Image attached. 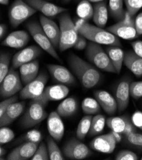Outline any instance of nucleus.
Here are the masks:
<instances>
[{"mask_svg":"<svg viewBox=\"0 0 142 160\" xmlns=\"http://www.w3.org/2000/svg\"><path fill=\"white\" fill-rule=\"evenodd\" d=\"M68 62L71 71L85 88H92L100 83L101 74L91 64L74 54L69 55Z\"/></svg>","mask_w":142,"mask_h":160,"instance_id":"obj_1","label":"nucleus"},{"mask_svg":"<svg viewBox=\"0 0 142 160\" xmlns=\"http://www.w3.org/2000/svg\"><path fill=\"white\" fill-rule=\"evenodd\" d=\"M76 28L80 35L91 42L98 44L121 47L119 38L107 30L88 23L82 19H78L75 23Z\"/></svg>","mask_w":142,"mask_h":160,"instance_id":"obj_2","label":"nucleus"},{"mask_svg":"<svg viewBox=\"0 0 142 160\" xmlns=\"http://www.w3.org/2000/svg\"><path fill=\"white\" fill-rule=\"evenodd\" d=\"M59 22L61 31L59 49L61 52H64L74 47L79 33L68 13H61L59 18Z\"/></svg>","mask_w":142,"mask_h":160,"instance_id":"obj_3","label":"nucleus"},{"mask_svg":"<svg viewBox=\"0 0 142 160\" xmlns=\"http://www.w3.org/2000/svg\"><path fill=\"white\" fill-rule=\"evenodd\" d=\"M47 102L40 97L33 99L21 119V125L24 128H30L40 124L47 117L45 107Z\"/></svg>","mask_w":142,"mask_h":160,"instance_id":"obj_4","label":"nucleus"},{"mask_svg":"<svg viewBox=\"0 0 142 160\" xmlns=\"http://www.w3.org/2000/svg\"><path fill=\"white\" fill-rule=\"evenodd\" d=\"M86 56L88 60L97 68L110 73H116L108 55L100 44L91 42L86 47Z\"/></svg>","mask_w":142,"mask_h":160,"instance_id":"obj_5","label":"nucleus"},{"mask_svg":"<svg viewBox=\"0 0 142 160\" xmlns=\"http://www.w3.org/2000/svg\"><path fill=\"white\" fill-rule=\"evenodd\" d=\"M36 12L24 0H15L8 10V19L12 26L17 28Z\"/></svg>","mask_w":142,"mask_h":160,"instance_id":"obj_6","label":"nucleus"},{"mask_svg":"<svg viewBox=\"0 0 142 160\" xmlns=\"http://www.w3.org/2000/svg\"><path fill=\"white\" fill-rule=\"evenodd\" d=\"M26 28L31 36L33 38L38 46L52 58L60 61V58L56 51L55 47L45 34L41 24L40 25L38 22L34 21L29 22L26 24Z\"/></svg>","mask_w":142,"mask_h":160,"instance_id":"obj_7","label":"nucleus"},{"mask_svg":"<svg viewBox=\"0 0 142 160\" xmlns=\"http://www.w3.org/2000/svg\"><path fill=\"white\" fill-rule=\"evenodd\" d=\"M107 31L124 40H133L138 37L135 21L126 12L125 18L116 24L107 28Z\"/></svg>","mask_w":142,"mask_h":160,"instance_id":"obj_8","label":"nucleus"},{"mask_svg":"<svg viewBox=\"0 0 142 160\" xmlns=\"http://www.w3.org/2000/svg\"><path fill=\"white\" fill-rule=\"evenodd\" d=\"M10 68L3 81L1 82L0 92L2 98H9L22 89V82L19 73Z\"/></svg>","mask_w":142,"mask_h":160,"instance_id":"obj_9","label":"nucleus"},{"mask_svg":"<svg viewBox=\"0 0 142 160\" xmlns=\"http://www.w3.org/2000/svg\"><path fill=\"white\" fill-rule=\"evenodd\" d=\"M48 81V75L42 72L31 82L25 86L20 92V97L22 99H35L42 95L45 85Z\"/></svg>","mask_w":142,"mask_h":160,"instance_id":"obj_10","label":"nucleus"},{"mask_svg":"<svg viewBox=\"0 0 142 160\" xmlns=\"http://www.w3.org/2000/svg\"><path fill=\"white\" fill-rule=\"evenodd\" d=\"M62 152L64 155L70 159H84L92 154L91 149L79 139L73 138L68 140L63 146Z\"/></svg>","mask_w":142,"mask_h":160,"instance_id":"obj_11","label":"nucleus"},{"mask_svg":"<svg viewBox=\"0 0 142 160\" xmlns=\"http://www.w3.org/2000/svg\"><path fill=\"white\" fill-rule=\"evenodd\" d=\"M42 49L40 46L31 45L17 52L12 58V67L18 68L24 64L35 61L42 54Z\"/></svg>","mask_w":142,"mask_h":160,"instance_id":"obj_12","label":"nucleus"},{"mask_svg":"<svg viewBox=\"0 0 142 160\" xmlns=\"http://www.w3.org/2000/svg\"><path fill=\"white\" fill-rule=\"evenodd\" d=\"M106 124L112 131L122 135L136 131V126L127 116L110 117L106 120Z\"/></svg>","mask_w":142,"mask_h":160,"instance_id":"obj_13","label":"nucleus"},{"mask_svg":"<svg viewBox=\"0 0 142 160\" xmlns=\"http://www.w3.org/2000/svg\"><path fill=\"white\" fill-rule=\"evenodd\" d=\"M117 141L111 133L100 135L94 138L90 142V147L92 149L98 152L110 154L114 152L115 149Z\"/></svg>","mask_w":142,"mask_h":160,"instance_id":"obj_14","label":"nucleus"},{"mask_svg":"<svg viewBox=\"0 0 142 160\" xmlns=\"http://www.w3.org/2000/svg\"><path fill=\"white\" fill-rule=\"evenodd\" d=\"M31 7L39 11L47 18H53L59 14L65 12L68 10L64 7L54 5L45 0H24Z\"/></svg>","mask_w":142,"mask_h":160,"instance_id":"obj_15","label":"nucleus"},{"mask_svg":"<svg viewBox=\"0 0 142 160\" xmlns=\"http://www.w3.org/2000/svg\"><path fill=\"white\" fill-rule=\"evenodd\" d=\"M40 22L45 34L51 40L55 49H59L61 38L60 28L54 21L44 15L40 16Z\"/></svg>","mask_w":142,"mask_h":160,"instance_id":"obj_16","label":"nucleus"},{"mask_svg":"<svg viewBox=\"0 0 142 160\" xmlns=\"http://www.w3.org/2000/svg\"><path fill=\"white\" fill-rule=\"evenodd\" d=\"M39 143L26 142L15 148L7 156L8 160H27L35 153Z\"/></svg>","mask_w":142,"mask_h":160,"instance_id":"obj_17","label":"nucleus"},{"mask_svg":"<svg viewBox=\"0 0 142 160\" xmlns=\"http://www.w3.org/2000/svg\"><path fill=\"white\" fill-rule=\"evenodd\" d=\"M47 129L50 135L59 142L65 133V126L61 116L57 112H52L47 119Z\"/></svg>","mask_w":142,"mask_h":160,"instance_id":"obj_18","label":"nucleus"},{"mask_svg":"<svg viewBox=\"0 0 142 160\" xmlns=\"http://www.w3.org/2000/svg\"><path fill=\"white\" fill-rule=\"evenodd\" d=\"M47 68L56 81L64 84H73L75 78L66 67L58 65H47Z\"/></svg>","mask_w":142,"mask_h":160,"instance_id":"obj_19","label":"nucleus"},{"mask_svg":"<svg viewBox=\"0 0 142 160\" xmlns=\"http://www.w3.org/2000/svg\"><path fill=\"white\" fill-rule=\"evenodd\" d=\"M94 95L106 114L113 115L118 110L117 101L108 92L99 90L94 92Z\"/></svg>","mask_w":142,"mask_h":160,"instance_id":"obj_20","label":"nucleus"},{"mask_svg":"<svg viewBox=\"0 0 142 160\" xmlns=\"http://www.w3.org/2000/svg\"><path fill=\"white\" fill-rule=\"evenodd\" d=\"M130 83L128 80H124L119 82L115 91V100L117 103L119 112L127 108L130 102Z\"/></svg>","mask_w":142,"mask_h":160,"instance_id":"obj_21","label":"nucleus"},{"mask_svg":"<svg viewBox=\"0 0 142 160\" xmlns=\"http://www.w3.org/2000/svg\"><path fill=\"white\" fill-rule=\"evenodd\" d=\"M69 89L62 84L54 85L45 88L40 96L42 99L48 103L49 101H58L67 97Z\"/></svg>","mask_w":142,"mask_h":160,"instance_id":"obj_22","label":"nucleus"},{"mask_svg":"<svg viewBox=\"0 0 142 160\" xmlns=\"http://www.w3.org/2000/svg\"><path fill=\"white\" fill-rule=\"evenodd\" d=\"M29 40V36L23 30L13 31L2 42V45L14 49H20L24 47Z\"/></svg>","mask_w":142,"mask_h":160,"instance_id":"obj_23","label":"nucleus"},{"mask_svg":"<svg viewBox=\"0 0 142 160\" xmlns=\"http://www.w3.org/2000/svg\"><path fill=\"white\" fill-rule=\"evenodd\" d=\"M25 106L26 103L24 102L12 103L7 110L3 116L0 118L1 127L6 126L12 124L15 119L19 118L24 112Z\"/></svg>","mask_w":142,"mask_h":160,"instance_id":"obj_24","label":"nucleus"},{"mask_svg":"<svg viewBox=\"0 0 142 160\" xmlns=\"http://www.w3.org/2000/svg\"><path fill=\"white\" fill-rule=\"evenodd\" d=\"M39 62L35 60L30 62L24 64L20 68V75L21 81L25 85L31 82L38 75Z\"/></svg>","mask_w":142,"mask_h":160,"instance_id":"obj_25","label":"nucleus"},{"mask_svg":"<svg viewBox=\"0 0 142 160\" xmlns=\"http://www.w3.org/2000/svg\"><path fill=\"white\" fill-rule=\"evenodd\" d=\"M124 64L136 77L142 76V58L135 52L128 51L125 54Z\"/></svg>","mask_w":142,"mask_h":160,"instance_id":"obj_26","label":"nucleus"},{"mask_svg":"<svg viewBox=\"0 0 142 160\" xmlns=\"http://www.w3.org/2000/svg\"><path fill=\"white\" fill-rule=\"evenodd\" d=\"M106 52L116 71V73L119 74L121 71L124 60L125 54L123 50L120 47L110 45L106 48Z\"/></svg>","mask_w":142,"mask_h":160,"instance_id":"obj_27","label":"nucleus"},{"mask_svg":"<svg viewBox=\"0 0 142 160\" xmlns=\"http://www.w3.org/2000/svg\"><path fill=\"white\" fill-rule=\"evenodd\" d=\"M93 13V21L95 24L101 28H103L108 21V10L106 3L104 2L94 4Z\"/></svg>","mask_w":142,"mask_h":160,"instance_id":"obj_28","label":"nucleus"},{"mask_svg":"<svg viewBox=\"0 0 142 160\" xmlns=\"http://www.w3.org/2000/svg\"><path fill=\"white\" fill-rule=\"evenodd\" d=\"M78 108V103L73 98H68L63 100L57 107V112L61 117L68 118L75 114Z\"/></svg>","mask_w":142,"mask_h":160,"instance_id":"obj_29","label":"nucleus"},{"mask_svg":"<svg viewBox=\"0 0 142 160\" xmlns=\"http://www.w3.org/2000/svg\"><path fill=\"white\" fill-rule=\"evenodd\" d=\"M108 12L115 21L122 20L126 14L124 9V0H109Z\"/></svg>","mask_w":142,"mask_h":160,"instance_id":"obj_30","label":"nucleus"},{"mask_svg":"<svg viewBox=\"0 0 142 160\" xmlns=\"http://www.w3.org/2000/svg\"><path fill=\"white\" fill-rule=\"evenodd\" d=\"M76 13L81 19L87 22L93 17L94 8L90 2L87 1H81L78 5Z\"/></svg>","mask_w":142,"mask_h":160,"instance_id":"obj_31","label":"nucleus"},{"mask_svg":"<svg viewBox=\"0 0 142 160\" xmlns=\"http://www.w3.org/2000/svg\"><path fill=\"white\" fill-rule=\"evenodd\" d=\"M123 141L127 146L142 151V134L135 132L123 135Z\"/></svg>","mask_w":142,"mask_h":160,"instance_id":"obj_32","label":"nucleus"},{"mask_svg":"<svg viewBox=\"0 0 142 160\" xmlns=\"http://www.w3.org/2000/svg\"><path fill=\"white\" fill-rule=\"evenodd\" d=\"M106 123V118L103 115L98 114L92 119L91 125L89 132V136H94L101 133L103 130Z\"/></svg>","mask_w":142,"mask_h":160,"instance_id":"obj_33","label":"nucleus"},{"mask_svg":"<svg viewBox=\"0 0 142 160\" xmlns=\"http://www.w3.org/2000/svg\"><path fill=\"white\" fill-rule=\"evenodd\" d=\"M92 117L91 115H87L82 118L78 123L76 135L78 139L83 140L89 133L91 125Z\"/></svg>","mask_w":142,"mask_h":160,"instance_id":"obj_34","label":"nucleus"},{"mask_svg":"<svg viewBox=\"0 0 142 160\" xmlns=\"http://www.w3.org/2000/svg\"><path fill=\"white\" fill-rule=\"evenodd\" d=\"M47 149H48L49 155L51 160H64L65 157L63 156L60 149L59 148L57 143L55 142V140L51 136L47 139Z\"/></svg>","mask_w":142,"mask_h":160,"instance_id":"obj_35","label":"nucleus"},{"mask_svg":"<svg viewBox=\"0 0 142 160\" xmlns=\"http://www.w3.org/2000/svg\"><path fill=\"white\" fill-rule=\"evenodd\" d=\"M98 102L92 98H85L82 103V108L86 115H92L98 113L100 110Z\"/></svg>","mask_w":142,"mask_h":160,"instance_id":"obj_36","label":"nucleus"},{"mask_svg":"<svg viewBox=\"0 0 142 160\" xmlns=\"http://www.w3.org/2000/svg\"><path fill=\"white\" fill-rule=\"evenodd\" d=\"M11 56L8 53H2L0 56V82L7 75L10 68Z\"/></svg>","mask_w":142,"mask_h":160,"instance_id":"obj_37","label":"nucleus"},{"mask_svg":"<svg viewBox=\"0 0 142 160\" xmlns=\"http://www.w3.org/2000/svg\"><path fill=\"white\" fill-rule=\"evenodd\" d=\"M124 2L127 9L126 12L131 17L142 8V0H124Z\"/></svg>","mask_w":142,"mask_h":160,"instance_id":"obj_38","label":"nucleus"},{"mask_svg":"<svg viewBox=\"0 0 142 160\" xmlns=\"http://www.w3.org/2000/svg\"><path fill=\"white\" fill-rule=\"evenodd\" d=\"M30 159L31 160H48L50 159L47 146L45 143L42 142L38 147L35 153Z\"/></svg>","mask_w":142,"mask_h":160,"instance_id":"obj_39","label":"nucleus"},{"mask_svg":"<svg viewBox=\"0 0 142 160\" xmlns=\"http://www.w3.org/2000/svg\"><path fill=\"white\" fill-rule=\"evenodd\" d=\"M42 139V135L40 132L33 130L28 132L25 135L22 136L19 140V142L26 141V142H31L35 143H40Z\"/></svg>","mask_w":142,"mask_h":160,"instance_id":"obj_40","label":"nucleus"},{"mask_svg":"<svg viewBox=\"0 0 142 160\" xmlns=\"http://www.w3.org/2000/svg\"><path fill=\"white\" fill-rule=\"evenodd\" d=\"M15 133L9 128L3 126L0 130V143L1 145L7 143L14 138Z\"/></svg>","mask_w":142,"mask_h":160,"instance_id":"obj_41","label":"nucleus"},{"mask_svg":"<svg viewBox=\"0 0 142 160\" xmlns=\"http://www.w3.org/2000/svg\"><path fill=\"white\" fill-rule=\"evenodd\" d=\"M130 95L134 99L142 97V81L133 82L130 84Z\"/></svg>","mask_w":142,"mask_h":160,"instance_id":"obj_42","label":"nucleus"},{"mask_svg":"<svg viewBox=\"0 0 142 160\" xmlns=\"http://www.w3.org/2000/svg\"><path fill=\"white\" fill-rule=\"evenodd\" d=\"M17 100L18 98L17 96H13V97L7 98L4 101L1 102V103H0V118L3 116L7 110L12 103L17 102Z\"/></svg>","mask_w":142,"mask_h":160,"instance_id":"obj_43","label":"nucleus"},{"mask_svg":"<svg viewBox=\"0 0 142 160\" xmlns=\"http://www.w3.org/2000/svg\"><path fill=\"white\" fill-rule=\"evenodd\" d=\"M138 159V158L136 154L128 150L120 151L115 156L116 160H137Z\"/></svg>","mask_w":142,"mask_h":160,"instance_id":"obj_44","label":"nucleus"},{"mask_svg":"<svg viewBox=\"0 0 142 160\" xmlns=\"http://www.w3.org/2000/svg\"><path fill=\"white\" fill-rule=\"evenodd\" d=\"M131 121L138 128L142 130V112L137 110L133 114Z\"/></svg>","mask_w":142,"mask_h":160,"instance_id":"obj_45","label":"nucleus"},{"mask_svg":"<svg viewBox=\"0 0 142 160\" xmlns=\"http://www.w3.org/2000/svg\"><path fill=\"white\" fill-rule=\"evenodd\" d=\"M86 39V38L84 37L79 34V36H78L77 40L73 47L77 50L84 49L85 48L87 47V41Z\"/></svg>","mask_w":142,"mask_h":160,"instance_id":"obj_46","label":"nucleus"},{"mask_svg":"<svg viewBox=\"0 0 142 160\" xmlns=\"http://www.w3.org/2000/svg\"><path fill=\"white\" fill-rule=\"evenodd\" d=\"M135 24L138 35H142V12L137 15L135 20Z\"/></svg>","mask_w":142,"mask_h":160,"instance_id":"obj_47","label":"nucleus"},{"mask_svg":"<svg viewBox=\"0 0 142 160\" xmlns=\"http://www.w3.org/2000/svg\"><path fill=\"white\" fill-rule=\"evenodd\" d=\"M131 46L134 52L139 56L142 58V41L138 40L131 43Z\"/></svg>","mask_w":142,"mask_h":160,"instance_id":"obj_48","label":"nucleus"},{"mask_svg":"<svg viewBox=\"0 0 142 160\" xmlns=\"http://www.w3.org/2000/svg\"><path fill=\"white\" fill-rule=\"evenodd\" d=\"M7 26L5 24H2L0 25V38H2L6 33Z\"/></svg>","mask_w":142,"mask_h":160,"instance_id":"obj_49","label":"nucleus"},{"mask_svg":"<svg viewBox=\"0 0 142 160\" xmlns=\"http://www.w3.org/2000/svg\"><path fill=\"white\" fill-rule=\"evenodd\" d=\"M112 133L114 135V137H115L117 143L120 142L122 140V134H120L119 133H117V132H114V131L112 132Z\"/></svg>","mask_w":142,"mask_h":160,"instance_id":"obj_50","label":"nucleus"},{"mask_svg":"<svg viewBox=\"0 0 142 160\" xmlns=\"http://www.w3.org/2000/svg\"><path fill=\"white\" fill-rule=\"evenodd\" d=\"M77 1H79V2H81V1H87L89 2H92V3H99V2H103L105 1V0H77Z\"/></svg>","mask_w":142,"mask_h":160,"instance_id":"obj_51","label":"nucleus"},{"mask_svg":"<svg viewBox=\"0 0 142 160\" xmlns=\"http://www.w3.org/2000/svg\"><path fill=\"white\" fill-rule=\"evenodd\" d=\"M6 150L3 149L2 147L0 148V157L2 158L3 156H4L6 154Z\"/></svg>","mask_w":142,"mask_h":160,"instance_id":"obj_52","label":"nucleus"},{"mask_svg":"<svg viewBox=\"0 0 142 160\" xmlns=\"http://www.w3.org/2000/svg\"><path fill=\"white\" fill-rule=\"evenodd\" d=\"M9 3V0H0V3L3 5H7Z\"/></svg>","mask_w":142,"mask_h":160,"instance_id":"obj_53","label":"nucleus"},{"mask_svg":"<svg viewBox=\"0 0 142 160\" xmlns=\"http://www.w3.org/2000/svg\"><path fill=\"white\" fill-rule=\"evenodd\" d=\"M62 1V3H63V4H66V3H69L70 2H71V0H61Z\"/></svg>","mask_w":142,"mask_h":160,"instance_id":"obj_54","label":"nucleus"},{"mask_svg":"<svg viewBox=\"0 0 142 160\" xmlns=\"http://www.w3.org/2000/svg\"><path fill=\"white\" fill-rule=\"evenodd\" d=\"M141 160H142V157H141Z\"/></svg>","mask_w":142,"mask_h":160,"instance_id":"obj_55","label":"nucleus"}]
</instances>
